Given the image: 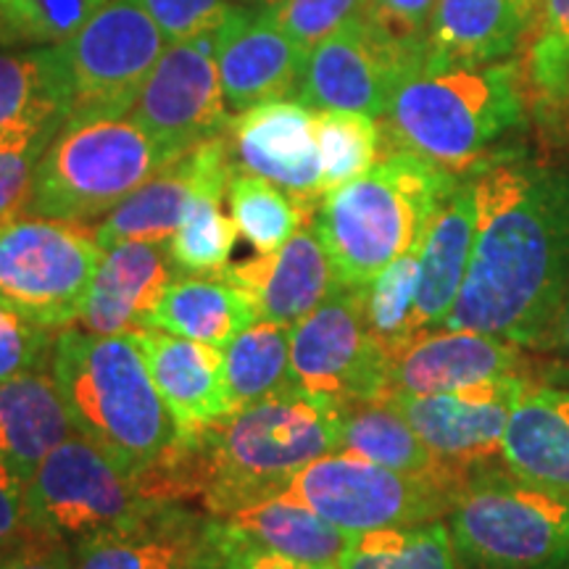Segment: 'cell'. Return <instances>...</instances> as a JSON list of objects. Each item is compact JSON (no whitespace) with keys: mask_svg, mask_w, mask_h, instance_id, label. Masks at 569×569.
<instances>
[{"mask_svg":"<svg viewBox=\"0 0 569 569\" xmlns=\"http://www.w3.org/2000/svg\"><path fill=\"white\" fill-rule=\"evenodd\" d=\"M51 375L77 432L132 480L159 465L182 436L132 336L67 327L53 340Z\"/></svg>","mask_w":569,"mask_h":569,"instance_id":"2","label":"cell"},{"mask_svg":"<svg viewBox=\"0 0 569 569\" xmlns=\"http://www.w3.org/2000/svg\"><path fill=\"white\" fill-rule=\"evenodd\" d=\"M230 211L238 232L256 248V253H272L293 238L298 227L315 219L293 196L284 193L264 177L234 172L230 190Z\"/></svg>","mask_w":569,"mask_h":569,"instance_id":"34","label":"cell"},{"mask_svg":"<svg viewBox=\"0 0 569 569\" xmlns=\"http://www.w3.org/2000/svg\"><path fill=\"white\" fill-rule=\"evenodd\" d=\"M151 503L130 475L80 432L53 448L27 482L30 530L69 549L130 522Z\"/></svg>","mask_w":569,"mask_h":569,"instance_id":"10","label":"cell"},{"mask_svg":"<svg viewBox=\"0 0 569 569\" xmlns=\"http://www.w3.org/2000/svg\"><path fill=\"white\" fill-rule=\"evenodd\" d=\"M559 569H569V553H567V559L561 561V567H559Z\"/></svg>","mask_w":569,"mask_h":569,"instance_id":"51","label":"cell"},{"mask_svg":"<svg viewBox=\"0 0 569 569\" xmlns=\"http://www.w3.org/2000/svg\"><path fill=\"white\" fill-rule=\"evenodd\" d=\"M224 193H203L169 238L174 269L180 274H217L230 267L238 224L222 213Z\"/></svg>","mask_w":569,"mask_h":569,"instance_id":"36","label":"cell"},{"mask_svg":"<svg viewBox=\"0 0 569 569\" xmlns=\"http://www.w3.org/2000/svg\"><path fill=\"white\" fill-rule=\"evenodd\" d=\"M546 348L553 353L561 372L569 377V293L565 298V306H561L557 322L551 327V336L546 340Z\"/></svg>","mask_w":569,"mask_h":569,"instance_id":"48","label":"cell"},{"mask_svg":"<svg viewBox=\"0 0 569 569\" xmlns=\"http://www.w3.org/2000/svg\"><path fill=\"white\" fill-rule=\"evenodd\" d=\"M530 386L525 375H515L446 393H390L386 398L443 465L467 469L501 451L511 411Z\"/></svg>","mask_w":569,"mask_h":569,"instance_id":"15","label":"cell"},{"mask_svg":"<svg viewBox=\"0 0 569 569\" xmlns=\"http://www.w3.org/2000/svg\"><path fill=\"white\" fill-rule=\"evenodd\" d=\"M457 177L411 151L390 153L367 174L322 198L311 219L343 288H365L390 261L422 246Z\"/></svg>","mask_w":569,"mask_h":569,"instance_id":"4","label":"cell"},{"mask_svg":"<svg viewBox=\"0 0 569 569\" xmlns=\"http://www.w3.org/2000/svg\"><path fill=\"white\" fill-rule=\"evenodd\" d=\"M469 180L478 209L472 259L440 330L546 346L569 293V177L507 156Z\"/></svg>","mask_w":569,"mask_h":569,"instance_id":"1","label":"cell"},{"mask_svg":"<svg viewBox=\"0 0 569 569\" xmlns=\"http://www.w3.org/2000/svg\"><path fill=\"white\" fill-rule=\"evenodd\" d=\"M103 248L92 230L21 213L0 227V303L61 332L80 322Z\"/></svg>","mask_w":569,"mask_h":569,"instance_id":"9","label":"cell"},{"mask_svg":"<svg viewBox=\"0 0 569 569\" xmlns=\"http://www.w3.org/2000/svg\"><path fill=\"white\" fill-rule=\"evenodd\" d=\"M0 569H74V557L67 543L32 532L19 549L0 557Z\"/></svg>","mask_w":569,"mask_h":569,"instance_id":"46","label":"cell"},{"mask_svg":"<svg viewBox=\"0 0 569 569\" xmlns=\"http://www.w3.org/2000/svg\"><path fill=\"white\" fill-rule=\"evenodd\" d=\"M472 180L459 182L432 219L422 246H419V288H417V330L432 332L446 325L465 284L475 246Z\"/></svg>","mask_w":569,"mask_h":569,"instance_id":"27","label":"cell"},{"mask_svg":"<svg viewBox=\"0 0 569 569\" xmlns=\"http://www.w3.org/2000/svg\"><path fill=\"white\" fill-rule=\"evenodd\" d=\"M315 117L298 98H277L238 111L227 127L234 172L264 177L306 211L317 213L325 193Z\"/></svg>","mask_w":569,"mask_h":569,"instance_id":"17","label":"cell"},{"mask_svg":"<svg viewBox=\"0 0 569 569\" xmlns=\"http://www.w3.org/2000/svg\"><path fill=\"white\" fill-rule=\"evenodd\" d=\"M340 451L407 475H436L453 469L427 448L388 398L340 403Z\"/></svg>","mask_w":569,"mask_h":569,"instance_id":"31","label":"cell"},{"mask_svg":"<svg viewBox=\"0 0 569 569\" xmlns=\"http://www.w3.org/2000/svg\"><path fill=\"white\" fill-rule=\"evenodd\" d=\"M167 38L140 0H106L69 40L56 46L71 113H130L161 59Z\"/></svg>","mask_w":569,"mask_h":569,"instance_id":"11","label":"cell"},{"mask_svg":"<svg viewBox=\"0 0 569 569\" xmlns=\"http://www.w3.org/2000/svg\"><path fill=\"white\" fill-rule=\"evenodd\" d=\"M234 3H243V6H253V9H280L284 0H234Z\"/></svg>","mask_w":569,"mask_h":569,"instance_id":"49","label":"cell"},{"mask_svg":"<svg viewBox=\"0 0 569 569\" xmlns=\"http://www.w3.org/2000/svg\"><path fill=\"white\" fill-rule=\"evenodd\" d=\"M222 522L246 549L315 569H336L353 540L351 532L336 528L288 493L227 515Z\"/></svg>","mask_w":569,"mask_h":569,"instance_id":"28","label":"cell"},{"mask_svg":"<svg viewBox=\"0 0 569 569\" xmlns=\"http://www.w3.org/2000/svg\"><path fill=\"white\" fill-rule=\"evenodd\" d=\"M422 63V53L398 46L359 13L311 48L296 96L317 111L386 117L398 84Z\"/></svg>","mask_w":569,"mask_h":569,"instance_id":"13","label":"cell"},{"mask_svg":"<svg viewBox=\"0 0 569 569\" xmlns=\"http://www.w3.org/2000/svg\"><path fill=\"white\" fill-rule=\"evenodd\" d=\"M532 88L543 101L569 98V0H543L528 56Z\"/></svg>","mask_w":569,"mask_h":569,"instance_id":"39","label":"cell"},{"mask_svg":"<svg viewBox=\"0 0 569 569\" xmlns=\"http://www.w3.org/2000/svg\"><path fill=\"white\" fill-rule=\"evenodd\" d=\"M203 503L227 517L282 496L317 459L340 451V403L290 388L201 427Z\"/></svg>","mask_w":569,"mask_h":569,"instance_id":"3","label":"cell"},{"mask_svg":"<svg viewBox=\"0 0 569 569\" xmlns=\"http://www.w3.org/2000/svg\"><path fill=\"white\" fill-rule=\"evenodd\" d=\"M438 0H367L361 17L372 21L380 32H386L398 46L425 56L427 30Z\"/></svg>","mask_w":569,"mask_h":569,"instance_id":"43","label":"cell"},{"mask_svg":"<svg viewBox=\"0 0 569 569\" xmlns=\"http://www.w3.org/2000/svg\"><path fill=\"white\" fill-rule=\"evenodd\" d=\"M259 322L253 298L230 274H177L156 306L151 327L213 348Z\"/></svg>","mask_w":569,"mask_h":569,"instance_id":"30","label":"cell"},{"mask_svg":"<svg viewBox=\"0 0 569 569\" xmlns=\"http://www.w3.org/2000/svg\"><path fill=\"white\" fill-rule=\"evenodd\" d=\"M74 436L51 367L30 369L0 386V459L21 480L30 482L42 459Z\"/></svg>","mask_w":569,"mask_h":569,"instance_id":"26","label":"cell"},{"mask_svg":"<svg viewBox=\"0 0 569 569\" xmlns=\"http://www.w3.org/2000/svg\"><path fill=\"white\" fill-rule=\"evenodd\" d=\"M446 519L353 536L336 569H461Z\"/></svg>","mask_w":569,"mask_h":569,"instance_id":"33","label":"cell"},{"mask_svg":"<svg viewBox=\"0 0 569 569\" xmlns=\"http://www.w3.org/2000/svg\"><path fill=\"white\" fill-rule=\"evenodd\" d=\"M227 274L253 298L259 319L284 327H296L343 288L330 253L309 222L277 251L227 267Z\"/></svg>","mask_w":569,"mask_h":569,"instance_id":"22","label":"cell"},{"mask_svg":"<svg viewBox=\"0 0 569 569\" xmlns=\"http://www.w3.org/2000/svg\"><path fill=\"white\" fill-rule=\"evenodd\" d=\"M71 103L56 46H0V151L48 148Z\"/></svg>","mask_w":569,"mask_h":569,"instance_id":"24","label":"cell"},{"mask_svg":"<svg viewBox=\"0 0 569 569\" xmlns=\"http://www.w3.org/2000/svg\"><path fill=\"white\" fill-rule=\"evenodd\" d=\"M222 536H224V551L217 569H315V567L296 565V561H288L280 557H269V553L246 549L243 543H238V540L230 536V530L224 528V522H222Z\"/></svg>","mask_w":569,"mask_h":569,"instance_id":"47","label":"cell"},{"mask_svg":"<svg viewBox=\"0 0 569 569\" xmlns=\"http://www.w3.org/2000/svg\"><path fill=\"white\" fill-rule=\"evenodd\" d=\"M222 351L232 411L296 388L290 369V327L259 319Z\"/></svg>","mask_w":569,"mask_h":569,"instance_id":"32","label":"cell"},{"mask_svg":"<svg viewBox=\"0 0 569 569\" xmlns=\"http://www.w3.org/2000/svg\"><path fill=\"white\" fill-rule=\"evenodd\" d=\"M56 336L0 303V386L30 369L51 367Z\"/></svg>","mask_w":569,"mask_h":569,"instance_id":"41","label":"cell"},{"mask_svg":"<svg viewBox=\"0 0 569 569\" xmlns=\"http://www.w3.org/2000/svg\"><path fill=\"white\" fill-rule=\"evenodd\" d=\"M319 156H322V193L343 188L367 174L380 153V130L375 117L353 111H317Z\"/></svg>","mask_w":569,"mask_h":569,"instance_id":"37","label":"cell"},{"mask_svg":"<svg viewBox=\"0 0 569 569\" xmlns=\"http://www.w3.org/2000/svg\"><path fill=\"white\" fill-rule=\"evenodd\" d=\"M465 472L446 469L436 475H407L375 465L353 453H330L309 465L290 488L298 498L336 528L365 536L375 530L409 528V525L443 519Z\"/></svg>","mask_w":569,"mask_h":569,"instance_id":"8","label":"cell"},{"mask_svg":"<svg viewBox=\"0 0 569 569\" xmlns=\"http://www.w3.org/2000/svg\"><path fill=\"white\" fill-rule=\"evenodd\" d=\"M234 163L227 132L177 156L172 163L127 196L101 224L92 227L98 246L109 248L124 240H169L188 217L190 206L203 193H227Z\"/></svg>","mask_w":569,"mask_h":569,"instance_id":"18","label":"cell"},{"mask_svg":"<svg viewBox=\"0 0 569 569\" xmlns=\"http://www.w3.org/2000/svg\"><path fill=\"white\" fill-rule=\"evenodd\" d=\"M367 0H284L274 9L282 32L309 56L325 38L359 17Z\"/></svg>","mask_w":569,"mask_h":569,"instance_id":"40","label":"cell"},{"mask_svg":"<svg viewBox=\"0 0 569 569\" xmlns=\"http://www.w3.org/2000/svg\"><path fill=\"white\" fill-rule=\"evenodd\" d=\"M293 386L338 403L390 393V356L369 332L361 288H340L290 327Z\"/></svg>","mask_w":569,"mask_h":569,"instance_id":"12","label":"cell"},{"mask_svg":"<svg viewBox=\"0 0 569 569\" xmlns=\"http://www.w3.org/2000/svg\"><path fill=\"white\" fill-rule=\"evenodd\" d=\"M32 536L27 519V482L0 459V557Z\"/></svg>","mask_w":569,"mask_h":569,"instance_id":"45","label":"cell"},{"mask_svg":"<svg viewBox=\"0 0 569 569\" xmlns=\"http://www.w3.org/2000/svg\"><path fill=\"white\" fill-rule=\"evenodd\" d=\"M130 117L172 156L227 132L232 117L219 82L213 32L163 48Z\"/></svg>","mask_w":569,"mask_h":569,"instance_id":"14","label":"cell"},{"mask_svg":"<svg viewBox=\"0 0 569 569\" xmlns=\"http://www.w3.org/2000/svg\"><path fill=\"white\" fill-rule=\"evenodd\" d=\"M222 519L156 501L130 522L71 549L74 569H217Z\"/></svg>","mask_w":569,"mask_h":569,"instance_id":"16","label":"cell"},{"mask_svg":"<svg viewBox=\"0 0 569 569\" xmlns=\"http://www.w3.org/2000/svg\"><path fill=\"white\" fill-rule=\"evenodd\" d=\"M132 338L182 432H196L230 415L222 348L196 343L156 327L132 332Z\"/></svg>","mask_w":569,"mask_h":569,"instance_id":"23","label":"cell"},{"mask_svg":"<svg viewBox=\"0 0 569 569\" xmlns=\"http://www.w3.org/2000/svg\"><path fill=\"white\" fill-rule=\"evenodd\" d=\"M446 525L472 569H559L569 553V496L515 472H465Z\"/></svg>","mask_w":569,"mask_h":569,"instance_id":"7","label":"cell"},{"mask_svg":"<svg viewBox=\"0 0 569 569\" xmlns=\"http://www.w3.org/2000/svg\"><path fill=\"white\" fill-rule=\"evenodd\" d=\"M522 113L517 63L493 61L419 67L396 88L386 119L401 151L457 174L522 122Z\"/></svg>","mask_w":569,"mask_h":569,"instance_id":"5","label":"cell"},{"mask_svg":"<svg viewBox=\"0 0 569 569\" xmlns=\"http://www.w3.org/2000/svg\"><path fill=\"white\" fill-rule=\"evenodd\" d=\"M106 0H0V46H61Z\"/></svg>","mask_w":569,"mask_h":569,"instance_id":"38","label":"cell"},{"mask_svg":"<svg viewBox=\"0 0 569 569\" xmlns=\"http://www.w3.org/2000/svg\"><path fill=\"white\" fill-rule=\"evenodd\" d=\"M174 159L130 113L69 117L40 156L24 213L88 227Z\"/></svg>","mask_w":569,"mask_h":569,"instance_id":"6","label":"cell"},{"mask_svg":"<svg viewBox=\"0 0 569 569\" xmlns=\"http://www.w3.org/2000/svg\"><path fill=\"white\" fill-rule=\"evenodd\" d=\"M509 472L569 496V388L530 386L501 440Z\"/></svg>","mask_w":569,"mask_h":569,"instance_id":"29","label":"cell"},{"mask_svg":"<svg viewBox=\"0 0 569 569\" xmlns=\"http://www.w3.org/2000/svg\"><path fill=\"white\" fill-rule=\"evenodd\" d=\"M536 17L525 0H438L422 67L503 61Z\"/></svg>","mask_w":569,"mask_h":569,"instance_id":"25","label":"cell"},{"mask_svg":"<svg viewBox=\"0 0 569 569\" xmlns=\"http://www.w3.org/2000/svg\"><path fill=\"white\" fill-rule=\"evenodd\" d=\"M177 274L169 240H124L103 248L80 311L82 330L96 336L148 330Z\"/></svg>","mask_w":569,"mask_h":569,"instance_id":"20","label":"cell"},{"mask_svg":"<svg viewBox=\"0 0 569 569\" xmlns=\"http://www.w3.org/2000/svg\"><path fill=\"white\" fill-rule=\"evenodd\" d=\"M213 46L227 109L246 111L298 90L306 53L282 32L272 9L234 3L213 30Z\"/></svg>","mask_w":569,"mask_h":569,"instance_id":"19","label":"cell"},{"mask_svg":"<svg viewBox=\"0 0 569 569\" xmlns=\"http://www.w3.org/2000/svg\"><path fill=\"white\" fill-rule=\"evenodd\" d=\"M42 151H46L42 146L24 148V151H0V227L27 211L34 169Z\"/></svg>","mask_w":569,"mask_h":569,"instance_id":"44","label":"cell"},{"mask_svg":"<svg viewBox=\"0 0 569 569\" xmlns=\"http://www.w3.org/2000/svg\"><path fill=\"white\" fill-rule=\"evenodd\" d=\"M417 251L390 261L361 288L367 327L377 343L386 348L390 361L401 348H407L417 336H422L417 330Z\"/></svg>","mask_w":569,"mask_h":569,"instance_id":"35","label":"cell"},{"mask_svg":"<svg viewBox=\"0 0 569 569\" xmlns=\"http://www.w3.org/2000/svg\"><path fill=\"white\" fill-rule=\"evenodd\" d=\"M525 3H528L536 13H540V6H543V0H525Z\"/></svg>","mask_w":569,"mask_h":569,"instance_id":"50","label":"cell"},{"mask_svg":"<svg viewBox=\"0 0 569 569\" xmlns=\"http://www.w3.org/2000/svg\"><path fill=\"white\" fill-rule=\"evenodd\" d=\"M522 369V346L511 340L475 330H432L417 336L393 356L390 393H446L525 375Z\"/></svg>","mask_w":569,"mask_h":569,"instance_id":"21","label":"cell"},{"mask_svg":"<svg viewBox=\"0 0 569 569\" xmlns=\"http://www.w3.org/2000/svg\"><path fill=\"white\" fill-rule=\"evenodd\" d=\"M167 42L213 32L230 13L234 0H140Z\"/></svg>","mask_w":569,"mask_h":569,"instance_id":"42","label":"cell"}]
</instances>
